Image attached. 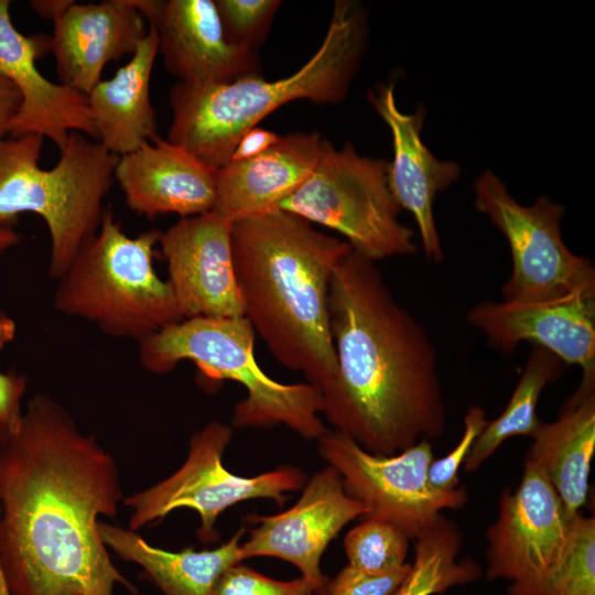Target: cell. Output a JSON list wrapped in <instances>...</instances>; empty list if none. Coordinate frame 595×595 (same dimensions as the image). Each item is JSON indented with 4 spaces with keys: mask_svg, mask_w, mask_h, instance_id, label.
Returning a JSON list of instances; mask_svg holds the SVG:
<instances>
[{
    "mask_svg": "<svg viewBox=\"0 0 595 595\" xmlns=\"http://www.w3.org/2000/svg\"><path fill=\"white\" fill-rule=\"evenodd\" d=\"M524 463L540 469L570 518L581 513L589 490L595 452V390L575 391L560 416L542 422L531 436Z\"/></svg>",
    "mask_w": 595,
    "mask_h": 595,
    "instance_id": "23",
    "label": "cell"
},
{
    "mask_svg": "<svg viewBox=\"0 0 595 595\" xmlns=\"http://www.w3.org/2000/svg\"><path fill=\"white\" fill-rule=\"evenodd\" d=\"M467 321L500 353L528 342L578 366L577 391L595 390V291L536 303L486 300L470 307Z\"/></svg>",
    "mask_w": 595,
    "mask_h": 595,
    "instance_id": "14",
    "label": "cell"
},
{
    "mask_svg": "<svg viewBox=\"0 0 595 595\" xmlns=\"http://www.w3.org/2000/svg\"><path fill=\"white\" fill-rule=\"evenodd\" d=\"M337 370L322 390L326 421L367 452L390 456L443 435L435 348L393 296L377 262L351 250L328 293Z\"/></svg>",
    "mask_w": 595,
    "mask_h": 595,
    "instance_id": "2",
    "label": "cell"
},
{
    "mask_svg": "<svg viewBox=\"0 0 595 595\" xmlns=\"http://www.w3.org/2000/svg\"><path fill=\"white\" fill-rule=\"evenodd\" d=\"M407 563L387 574H369L349 565L327 580L317 595H394L410 571Z\"/></svg>",
    "mask_w": 595,
    "mask_h": 595,
    "instance_id": "32",
    "label": "cell"
},
{
    "mask_svg": "<svg viewBox=\"0 0 595 595\" xmlns=\"http://www.w3.org/2000/svg\"><path fill=\"white\" fill-rule=\"evenodd\" d=\"M20 237L12 229H0V258L12 246L17 245Z\"/></svg>",
    "mask_w": 595,
    "mask_h": 595,
    "instance_id": "38",
    "label": "cell"
},
{
    "mask_svg": "<svg viewBox=\"0 0 595 595\" xmlns=\"http://www.w3.org/2000/svg\"><path fill=\"white\" fill-rule=\"evenodd\" d=\"M363 519L344 540L348 565L369 574H387L407 564L411 539L388 521Z\"/></svg>",
    "mask_w": 595,
    "mask_h": 595,
    "instance_id": "27",
    "label": "cell"
},
{
    "mask_svg": "<svg viewBox=\"0 0 595 595\" xmlns=\"http://www.w3.org/2000/svg\"><path fill=\"white\" fill-rule=\"evenodd\" d=\"M73 3V0H33L30 6L40 17L51 19L54 22Z\"/></svg>",
    "mask_w": 595,
    "mask_h": 595,
    "instance_id": "36",
    "label": "cell"
},
{
    "mask_svg": "<svg viewBox=\"0 0 595 595\" xmlns=\"http://www.w3.org/2000/svg\"><path fill=\"white\" fill-rule=\"evenodd\" d=\"M255 335L244 316L184 318L140 342L139 360L153 374L190 360L208 379L241 385L246 397L235 404L231 418L237 428L285 425L305 439H320L327 431L321 418L322 390L269 377L256 360Z\"/></svg>",
    "mask_w": 595,
    "mask_h": 595,
    "instance_id": "6",
    "label": "cell"
},
{
    "mask_svg": "<svg viewBox=\"0 0 595 595\" xmlns=\"http://www.w3.org/2000/svg\"><path fill=\"white\" fill-rule=\"evenodd\" d=\"M158 52V32L148 24L129 62L87 95L99 141L121 156L156 137V112L150 99V79Z\"/></svg>",
    "mask_w": 595,
    "mask_h": 595,
    "instance_id": "22",
    "label": "cell"
},
{
    "mask_svg": "<svg viewBox=\"0 0 595 595\" xmlns=\"http://www.w3.org/2000/svg\"><path fill=\"white\" fill-rule=\"evenodd\" d=\"M123 499L112 456L46 394L0 432V595H115L99 517Z\"/></svg>",
    "mask_w": 595,
    "mask_h": 595,
    "instance_id": "1",
    "label": "cell"
},
{
    "mask_svg": "<svg viewBox=\"0 0 595 595\" xmlns=\"http://www.w3.org/2000/svg\"><path fill=\"white\" fill-rule=\"evenodd\" d=\"M299 500L272 516H251L256 523L241 543L244 560L271 556L290 562L318 593L327 578L321 558L328 543L351 520L364 518L367 508L346 491L339 473L331 465L303 486Z\"/></svg>",
    "mask_w": 595,
    "mask_h": 595,
    "instance_id": "13",
    "label": "cell"
},
{
    "mask_svg": "<svg viewBox=\"0 0 595 595\" xmlns=\"http://www.w3.org/2000/svg\"><path fill=\"white\" fill-rule=\"evenodd\" d=\"M53 24L48 52L60 83L86 96L101 80L105 66L132 55L148 32L130 0L74 1Z\"/></svg>",
    "mask_w": 595,
    "mask_h": 595,
    "instance_id": "18",
    "label": "cell"
},
{
    "mask_svg": "<svg viewBox=\"0 0 595 595\" xmlns=\"http://www.w3.org/2000/svg\"><path fill=\"white\" fill-rule=\"evenodd\" d=\"M325 140L293 132L253 158L228 162L217 171L213 212L234 223L277 209L311 175Z\"/></svg>",
    "mask_w": 595,
    "mask_h": 595,
    "instance_id": "21",
    "label": "cell"
},
{
    "mask_svg": "<svg viewBox=\"0 0 595 595\" xmlns=\"http://www.w3.org/2000/svg\"><path fill=\"white\" fill-rule=\"evenodd\" d=\"M22 104L19 89L8 79L0 76V141L9 134L12 120Z\"/></svg>",
    "mask_w": 595,
    "mask_h": 595,
    "instance_id": "35",
    "label": "cell"
},
{
    "mask_svg": "<svg viewBox=\"0 0 595 595\" xmlns=\"http://www.w3.org/2000/svg\"><path fill=\"white\" fill-rule=\"evenodd\" d=\"M365 42L361 7L354 1H336L322 44L295 73L271 82L251 74L225 84L178 82L172 86L167 140L220 169L230 161L241 137L281 106L300 99L340 102L359 65Z\"/></svg>",
    "mask_w": 595,
    "mask_h": 595,
    "instance_id": "4",
    "label": "cell"
},
{
    "mask_svg": "<svg viewBox=\"0 0 595 595\" xmlns=\"http://www.w3.org/2000/svg\"><path fill=\"white\" fill-rule=\"evenodd\" d=\"M475 207L488 216L506 238L511 272L501 288L504 301L536 303L580 291H595V268L575 255L562 238L564 206L549 196L530 206L519 204L491 171L474 182Z\"/></svg>",
    "mask_w": 595,
    "mask_h": 595,
    "instance_id": "9",
    "label": "cell"
},
{
    "mask_svg": "<svg viewBox=\"0 0 595 595\" xmlns=\"http://www.w3.org/2000/svg\"><path fill=\"white\" fill-rule=\"evenodd\" d=\"M487 423L486 412L482 407L472 405L468 409L459 442L448 454L433 459L429 466L428 479L434 489L451 491L461 486L458 470Z\"/></svg>",
    "mask_w": 595,
    "mask_h": 595,
    "instance_id": "31",
    "label": "cell"
},
{
    "mask_svg": "<svg viewBox=\"0 0 595 595\" xmlns=\"http://www.w3.org/2000/svg\"><path fill=\"white\" fill-rule=\"evenodd\" d=\"M232 224L210 210L181 217L161 232L167 282L182 320L244 316L234 271Z\"/></svg>",
    "mask_w": 595,
    "mask_h": 595,
    "instance_id": "15",
    "label": "cell"
},
{
    "mask_svg": "<svg viewBox=\"0 0 595 595\" xmlns=\"http://www.w3.org/2000/svg\"><path fill=\"white\" fill-rule=\"evenodd\" d=\"M539 595H595V519L573 518L565 553Z\"/></svg>",
    "mask_w": 595,
    "mask_h": 595,
    "instance_id": "28",
    "label": "cell"
},
{
    "mask_svg": "<svg viewBox=\"0 0 595 595\" xmlns=\"http://www.w3.org/2000/svg\"><path fill=\"white\" fill-rule=\"evenodd\" d=\"M314 587L303 577L279 581L241 562L228 567L216 581L210 595H314Z\"/></svg>",
    "mask_w": 595,
    "mask_h": 595,
    "instance_id": "30",
    "label": "cell"
},
{
    "mask_svg": "<svg viewBox=\"0 0 595 595\" xmlns=\"http://www.w3.org/2000/svg\"><path fill=\"white\" fill-rule=\"evenodd\" d=\"M231 436V428L219 421L194 433L187 457L175 473L123 499L132 509L129 529L138 531L178 508H190L201 518L198 539L214 542L215 522L230 506L256 498H269L283 506L286 493L305 485L304 473L294 466H281L253 477L230 473L223 464V455Z\"/></svg>",
    "mask_w": 595,
    "mask_h": 595,
    "instance_id": "10",
    "label": "cell"
},
{
    "mask_svg": "<svg viewBox=\"0 0 595 595\" xmlns=\"http://www.w3.org/2000/svg\"><path fill=\"white\" fill-rule=\"evenodd\" d=\"M99 532L108 549L140 565L163 595H210L223 572L244 561L245 528L216 549L195 551L188 547L178 552L155 548L129 528L99 521Z\"/></svg>",
    "mask_w": 595,
    "mask_h": 595,
    "instance_id": "24",
    "label": "cell"
},
{
    "mask_svg": "<svg viewBox=\"0 0 595 595\" xmlns=\"http://www.w3.org/2000/svg\"><path fill=\"white\" fill-rule=\"evenodd\" d=\"M231 239L244 317L280 364L325 389L337 370L329 285L353 248L282 209L234 221Z\"/></svg>",
    "mask_w": 595,
    "mask_h": 595,
    "instance_id": "3",
    "label": "cell"
},
{
    "mask_svg": "<svg viewBox=\"0 0 595 595\" xmlns=\"http://www.w3.org/2000/svg\"><path fill=\"white\" fill-rule=\"evenodd\" d=\"M153 24L165 68L192 85H214L257 74L253 51L230 43L214 0H167Z\"/></svg>",
    "mask_w": 595,
    "mask_h": 595,
    "instance_id": "20",
    "label": "cell"
},
{
    "mask_svg": "<svg viewBox=\"0 0 595 595\" xmlns=\"http://www.w3.org/2000/svg\"><path fill=\"white\" fill-rule=\"evenodd\" d=\"M368 100L391 131L393 159L388 181L399 207L415 220L423 252L429 261L441 262L444 252L436 229L433 204L439 192L447 190L461 175L453 161H439L421 139L425 118L423 106L414 113L399 110L394 84H379L368 93Z\"/></svg>",
    "mask_w": 595,
    "mask_h": 595,
    "instance_id": "17",
    "label": "cell"
},
{
    "mask_svg": "<svg viewBox=\"0 0 595 595\" xmlns=\"http://www.w3.org/2000/svg\"><path fill=\"white\" fill-rule=\"evenodd\" d=\"M572 521L543 473L524 463L517 488L501 491L486 533L487 578L507 580L510 595H539L565 553Z\"/></svg>",
    "mask_w": 595,
    "mask_h": 595,
    "instance_id": "12",
    "label": "cell"
},
{
    "mask_svg": "<svg viewBox=\"0 0 595 595\" xmlns=\"http://www.w3.org/2000/svg\"><path fill=\"white\" fill-rule=\"evenodd\" d=\"M0 513H1V500H0Z\"/></svg>",
    "mask_w": 595,
    "mask_h": 595,
    "instance_id": "39",
    "label": "cell"
},
{
    "mask_svg": "<svg viewBox=\"0 0 595 595\" xmlns=\"http://www.w3.org/2000/svg\"><path fill=\"white\" fill-rule=\"evenodd\" d=\"M317 441L320 455L339 473L348 495L367 508L365 517L388 521L410 539L426 533L443 510L459 509L468 500L463 485L451 491L430 485V440L390 456L371 454L336 430Z\"/></svg>",
    "mask_w": 595,
    "mask_h": 595,
    "instance_id": "11",
    "label": "cell"
},
{
    "mask_svg": "<svg viewBox=\"0 0 595 595\" xmlns=\"http://www.w3.org/2000/svg\"><path fill=\"white\" fill-rule=\"evenodd\" d=\"M227 40L255 51L264 37L281 2L278 0H214Z\"/></svg>",
    "mask_w": 595,
    "mask_h": 595,
    "instance_id": "29",
    "label": "cell"
},
{
    "mask_svg": "<svg viewBox=\"0 0 595 595\" xmlns=\"http://www.w3.org/2000/svg\"><path fill=\"white\" fill-rule=\"evenodd\" d=\"M15 331L14 321L6 314L0 313V349L13 340Z\"/></svg>",
    "mask_w": 595,
    "mask_h": 595,
    "instance_id": "37",
    "label": "cell"
},
{
    "mask_svg": "<svg viewBox=\"0 0 595 595\" xmlns=\"http://www.w3.org/2000/svg\"><path fill=\"white\" fill-rule=\"evenodd\" d=\"M160 235L152 229L131 238L105 209L97 232L57 280L55 307L139 343L181 321L167 280L153 267Z\"/></svg>",
    "mask_w": 595,
    "mask_h": 595,
    "instance_id": "7",
    "label": "cell"
},
{
    "mask_svg": "<svg viewBox=\"0 0 595 595\" xmlns=\"http://www.w3.org/2000/svg\"><path fill=\"white\" fill-rule=\"evenodd\" d=\"M43 137L0 141V229H12L21 213L41 216L48 229V273L58 280L98 230L119 156L89 137L72 131L57 163L39 164Z\"/></svg>",
    "mask_w": 595,
    "mask_h": 595,
    "instance_id": "5",
    "label": "cell"
},
{
    "mask_svg": "<svg viewBox=\"0 0 595 595\" xmlns=\"http://www.w3.org/2000/svg\"><path fill=\"white\" fill-rule=\"evenodd\" d=\"M415 540L414 562L394 595H432L480 576L482 570L476 562L456 559L463 545L462 534L443 513Z\"/></svg>",
    "mask_w": 595,
    "mask_h": 595,
    "instance_id": "26",
    "label": "cell"
},
{
    "mask_svg": "<svg viewBox=\"0 0 595 595\" xmlns=\"http://www.w3.org/2000/svg\"><path fill=\"white\" fill-rule=\"evenodd\" d=\"M10 3L0 0V76L19 89L22 104L9 136L37 134L52 140L58 150L72 131L97 140L87 96L48 80L36 67V60L48 52L50 36L20 33L11 20Z\"/></svg>",
    "mask_w": 595,
    "mask_h": 595,
    "instance_id": "16",
    "label": "cell"
},
{
    "mask_svg": "<svg viewBox=\"0 0 595 595\" xmlns=\"http://www.w3.org/2000/svg\"><path fill=\"white\" fill-rule=\"evenodd\" d=\"M388 170L389 162L360 155L351 143L336 149L325 140L311 175L277 209L337 231L375 262L415 253L413 231L399 220Z\"/></svg>",
    "mask_w": 595,
    "mask_h": 595,
    "instance_id": "8",
    "label": "cell"
},
{
    "mask_svg": "<svg viewBox=\"0 0 595 595\" xmlns=\"http://www.w3.org/2000/svg\"><path fill=\"white\" fill-rule=\"evenodd\" d=\"M217 171L185 148L156 136L119 156L113 177L131 210L148 218L166 213L190 217L213 210Z\"/></svg>",
    "mask_w": 595,
    "mask_h": 595,
    "instance_id": "19",
    "label": "cell"
},
{
    "mask_svg": "<svg viewBox=\"0 0 595 595\" xmlns=\"http://www.w3.org/2000/svg\"><path fill=\"white\" fill-rule=\"evenodd\" d=\"M279 138L280 136L273 131L255 127L248 130L238 141L230 161H242L253 158L273 145Z\"/></svg>",
    "mask_w": 595,
    "mask_h": 595,
    "instance_id": "34",
    "label": "cell"
},
{
    "mask_svg": "<svg viewBox=\"0 0 595 595\" xmlns=\"http://www.w3.org/2000/svg\"><path fill=\"white\" fill-rule=\"evenodd\" d=\"M566 364L550 350L533 346L520 379L502 413L488 421L475 441L463 467L465 472L477 470L508 439L518 435L532 436L541 420L537 407L542 390L560 378Z\"/></svg>",
    "mask_w": 595,
    "mask_h": 595,
    "instance_id": "25",
    "label": "cell"
},
{
    "mask_svg": "<svg viewBox=\"0 0 595 595\" xmlns=\"http://www.w3.org/2000/svg\"><path fill=\"white\" fill-rule=\"evenodd\" d=\"M26 378L14 372H0V432L14 429L22 416L21 400Z\"/></svg>",
    "mask_w": 595,
    "mask_h": 595,
    "instance_id": "33",
    "label": "cell"
},
{
    "mask_svg": "<svg viewBox=\"0 0 595 595\" xmlns=\"http://www.w3.org/2000/svg\"><path fill=\"white\" fill-rule=\"evenodd\" d=\"M314 595H317V594H314Z\"/></svg>",
    "mask_w": 595,
    "mask_h": 595,
    "instance_id": "40",
    "label": "cell"
}]
</instances>
